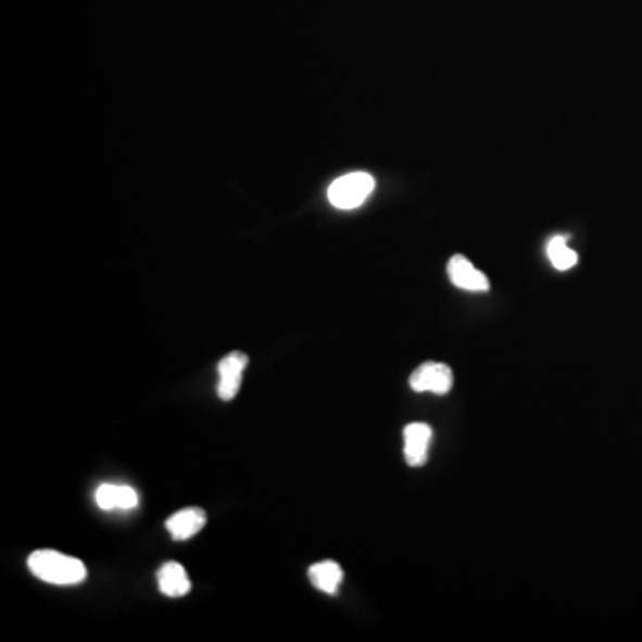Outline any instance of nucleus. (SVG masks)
<instances>
[{"mask_svg":"<svg viewBox=\"0 0 642 642\" xmlns=\"http://www.w3.org/2000/svg\"><path fill=\"white\" fill-rule=\"evenodd\" d=\"M29 571L41 582L52 586H77L85 582L86 566L79 558L68 557L54 550H38L27 558Z\"/></svg>","mask_w":642,"mask_h":642,"instance_id":"nucleus-1","label":"nucleus"},{"mask_svg":"<svg viewBox=\"0 0 642 642\" xmlns=\"http://www.w3.org/2000/svg\"><path fill=\"white\" fill-rule=\"evenodd\" d=\"M374 188L375 179L366 172L343 175L330 185V204L338 210H355L366 202Z\"/></svg>","mask_w":642,"mask_h":642,"instance_id":"nucleus-2","label":"nucleus"},{"mask_svg":"<svg viewBox=\"0 0 642 642\" xmlns=\"http://www.w3.org/2000/svg\"><path fill=\"white\" fill-rule=\"evenodd\" d=\"M249 366V357L243 352H230L218 363V396L224 402H230L239 393L243 382L244 369Z\"/></svg>","mask_w":642,"mask_h":642,"instance_id":"nucleus-3","label":"nucleus"},{"mask_svg":"<svg viewBox=\"0 0 642 642\" xmlns=\"http://www.w3.org/2000/svg\"><path fill=\"white\" fill-rule=\"evenodd\" d=\"M453 386L452 369L443 363H425L411 375V388L418 393L444 394Z\"/></svg>","mask_w":642,"mask_h":642,"instance_id":"nucleus-4","label":"nucleus"},{"mask_svg":"<svg viewBox=\"0 0 642 642\" xmlns=\"http://www.w3.org/2000/svg\"><path fill=\"white\" fill-rule=\"evenodd\" d=\"M432 441V428L427 424H411L404 430V453L408 466H424L428 446Z\"/></svg>","mask_w":642,"mask_h":642,"instance_id":"nucleus-5","label":"nucleus"},{"mask_svg":"<svg viewBox=\"0 0 642 642\" xmlns=\"http://www.w3.org/2000/svg\"><path fill=\"white\" fill-rule=\"evenodd\" d=\"M449 275L453 286L466 291H488L489 280L482 272L475 268L464 255H455L449 263Z\"/></svg>","mask_w":642,"mask_h":642,"instance_id":"nucleus-6","label":"nucleus"},{"mask_svg":"<svg viewBox=\"0 0 642 642\" xmlns=\"http://www.w3.org/2000/svg\"><path fill=\"white\" fill-rule=\"evenodd\" d=\"M96 502L102 511H130L140 502L136 489L119 483H102L96 491Z\"/></svg>","mask_w":642,"mask_h":642,"instance_id":"nucleus-7","label":"nucleus"},{"mask_svg":"<svg viewBox=\"0 0 642 642\" xmlns=\"http://www.w3.org/2000/svg\"><path fill=\"white\" fill-rule=\"evenodd\" d=\"M205 524H207V516L200 507L182 508L172 518L166 519V528L175 541L193 538L205 527Z\"/></svg>","mask_w":642,"mask_h":642,"instance_id":"nucleus-8","label":"nucleus"},{"mask_svg":"<svg viewBox=\"0 0 642 642\" xmlns=\"http://www.w3.org/2000/svg\"><path fill=\"white\" fill-rule=\"evenodd\" d=\"M161 593L169 597L186 596L190 593L191 582L188 572L179 563H166L158 571Z\"/></svg>","mask_w":642,"mask_h":642,"instance_id":"nucleus-9","label":"nucleus"},{"mask_svg":"<svg viewBox=\"0 0 642 642\" xmlns=\"http://www.w3.org/2000/svg\"><path fill=\"white\" fill-rule=\"evenodd\" d=\"M311 582L322 593L336 594L343 582V569L333 561L316 563L310 569Z\"/></svg>","mask_w":642,"mask_h":642,"instance_id":"nucleus-10","label":"nucleus"},{"mask_svg":"<svg viewBox=\"0 0 642 642\" xmlns=\"http://www.w3.org/2000/svg\"><path fill=\"white\" fill-rule=\"evenodd\" d=\"M547 257L552 261L553 266L561 269V272L572 268L578 261L577 252L569 249L568 239L564 238V236H555L547 243Z\"/></svg>","mask_w":642,"mask_h":642,"instance_id":"nucleus-11","label":"nucleus"}]
</instances>
